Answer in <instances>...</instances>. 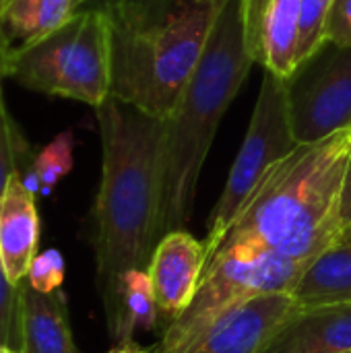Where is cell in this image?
I'll list each match as a JSON object with an SVG mask.
<instances>
[{"label": "cell", "mask_w": 351, "mask_h": 353, "mask_svg": "<svg viewBox=\"0 0 351 353\" xmlns=\"http://www.w3.org/2000/svg\"><path fill=\"white\" fill-rule=\"evenodd\" d=\"M325 41L351 46V0H331L325 21Z\"/></svg>", "instance_id": "603a6c76"}, {"label": "cell", "mask_w": 351, "mask_h": 353, "mask_svg": "<svg viewBox=\"0 0 351 353\" xmlns=\"http://www.w3.org/2000/svg\"><path fill=\"white\" fill-rule=\"evenodd\" d=\"M339 353H351V350H345V352H339Z\"/></svg>", "instance_id": "4dcf8cb0"}, {"label": "cell", "mask_w": 351, "mask_h": 353, "mask_svg": "<svg viewBox=\"0 0 351 353\" xmlns=\"http://www.w3.org/2000/svg\"><path fill=\"white\" fill-rule=\"evenodd\" d=\"M85 8V0H6L2 29L8 50L33 46L66 25Z\"/></svg>", "instance_id": "2e32d148"}, {"label": "cell", "mask_w": 351, "mask_h": 353, "mask_svg": "<svg viewBox=\"0 0 351 353\" xmlns=\"http://www.w3.org/2000/svg\"><path fill=\"white\" fill-rule=\"evenodd\" d=\"M0 353H19L17 350L8 347V345H0Z\"/></svg>", "instance_id": "f1b7e54d"}, {"label": "cell", "mask_w": 351, "mask_h": 353, "mask_svg": "<svg viewBox=\"0 0 351 353\" xmlns=\"http://www.w3.org/2000/svg\"><path fill=\"white\" fill-rule=\"evenodd\" d=\"M230 0H170L143 23L112 19V95L166 120Z\"/></svg>", "instance_id": "277c9868"}, {"label": "cell", "mask_w": 351, "mask_h": 353, "mask_svg": "<svg viewBox=\"0 0 351 353\" xmlns=\"http://www.w3.org/2000/svg\"><path fill=\"white\" fill-rule=\"evenodd\" d=\"M168 2L170 0H124L122 6L110 17L128 21V23H143V21H151L159 17L166 10Z\"/></svg>", "instance_id": "cb8c5ba5"}, {"label": "cell", "mask_w": 351, "mask_h": 353, "mask_svg": "<svg viewBox=\"0 0 351 353\" xmlns=\"http://www.w3.org/2000/svg\"><path fill=\"white\" fill-rule=\"evenodd\" d=\"M285 83L298 145L351 128V46L325 41Z\"/></svg>", "instance_id": "ba28073f"}, {"label": "cell", "mask_w": 351, "mask_h": 353, "mask_svg": "<svg viewBox=\"0 0 351 353\" xmlns=\"http://www.w3.org/2000/svg\"><path fill=\"white\" fill-rule=\"evenodd\" d=\"M298 147L290 120V99L285 77L265 70L254 112L242 141V147L232 163L225 188L209 217L205 254L207 263L217 254L228 230L242 211L248 196L254 192L263 176Z\"/></svg>", "instance_id": "52a82bcc"}, {"label": "cell", "mask_w": 351, "mask_h": 353, "mask_svg": "<svg viewBox=\"0 0 351 353\" xmlns=\"http://www.w3.org/2000/svg\"><path fill=\"white\" fill-rule=\"evenodd\" d=\"M351 350V304L298 308L263 353H339Z\"/></svg>", "instance_id": "4fadbf2b"}, {"label": "cell", "mask_w": 351, "mask_h": 353, "mask_svg": "<svg viewBox=\"0 0 351 353\" xmlns=\"http://www.w3.org/2000/svg\"><path fill=\"white\" fill-rule=\"evenodd\" d=\"M29 153V143L25 141L21 128L17 126L12 114L8 112L4 97H0V196L8 180L21 172V161Z\"/></svg>", "instance_id": "d6986e66"}, {"label": "cell", "mask_w": 351, "mask_h": 353, "mask_svg": "<svg viewBox=\"0 0 351 353\" xmlns=\"http://www.w3.org/2000/svg\"><path fill=\"white\" fill-rule=\"evenodd\" d=\"M6 56H8V41H6V33L0 29V97H4L2 81L6 79Z\"/></svg>", "instance_id": "4316f807"}, {"label": "cell", "mask_w": 351, "mask_h": 353, "mask_svg": "<svg viewBox=\"0 0 351 353\" xmlns=\"http://www.w3.org/2000/svg\"><path fill=\"white\" fill-rule=\"evenodd\" d=\"M350 232H351V228H350Z\"/></svg>", "instance_id": "1f68e13d"}, {"label": "cell", "mask_w": 351, "mask_h": 353, "mask_svg": "<svg viewBox=\"0 0 351 353\" xmlns=\"http://www.w3.org/2000/svg\"><path fill=\"white\" fill-rule=\"evenodd\" d=\"M205 242H199L186 230L170 232L159 240L147 273L153 283L163 331L192 302L205 271Z\"/></svg>", "instance_id": "30bf717a"}, {"label": "cell", "mask_w": 351, "mask_h": 353, "mask_svg": "<svg viewBox=\"0 0 351 353\" xmlns=\"http://www.w3.org/2000/svg\"><path fill=\"white\" fill-rule=\"evenodd\" d=\"M240 6L252 62L288 79L298 68L304 0H240Z\"/></svg>", "instance_id": "9c48e42d"}, {"label": "cell", "mask_w": 351, "mask_h": 353, "mask_svg": "<svg viewBox=\"0 0 351 353\" xmlns=\"http://www.w3.org/2000/svg\"><path fill=\"white\" fill-rule=\"evenodd\" d=\"M329 4L331 0H304L300 46H298V66L325 43V21H327Z\"/></svg>", "instance_id": "ffe728a7"}, {"label": "cell", "mask_w": 351, "mask_h": 353, "mask_svg": "<svg viewBox=\"0 0 351 353\" xmlns=\"http://www.w3.org/2000/svg\"><path fill=\"white\" fill-rule=\"evenodd\" d=\"M159 308L147 271H130L122 285V325L116 343L132 341L137 331H151L159 325Z\"/></svg>", "instance_id": "e0dca14e"}, {"label": "cell", "mask_w": 351, "mask_h": 353, "mask_svg": "<svg viewBox=\"0 0 351 353\" xmlns=\"http://www.w3.org/2000/svg\"><path fill=\"white\" fill-rule=\"evenodd\" d=\"M19 353H79L66 298L58 290L39 294L27 281L19 283Z\"/></svg>", "instance_id": "5bb4252c"}, {"label": "cell", "mask_w": 351, "mask_h": 353, "mask_svg": "<svg viewBox=\"0 0 351 353\" xmlns=\"http://www.w3.org/2000/svg\"><path fill=\"white\" fill-rule=\"evenodd\" d=\"M101 180L93 205L95 285L110 337L122 325L124 277L147 271L161 240L163 120L108 97L95 108Z\"/></svg>", "instance_id": "6da1fadb"}, {"label": "cell", "mask_w": 351, "mask_h": 353, "mask_svg": "<svg viewBox=\"0 0 351 353\" xmlns=\"http://www.w3.org/2000/svg\"><path fill=\"white\" fill-rule=\"evenodd\" d=\"M0 345L19 350V285L0 267Z\"/></svg>", "instance_id": "7402d4cb"}, {"label": "cell", "mask_w": 351, "mask_h": 353, "mask_svg": "<svg viewBox=\"0 0 351 353\" xmlns=\"http://www.w3.org/2000/svg\"><path fill=\"white\" fill-rule=\"evenodd\" d=\"M341 221L345 228H351V153L348 172H345V182H343V196H341Z\"/></svg>", "instance_id": "d4e9b609"}, {"label": "cell", "mask_w": 351, "mask_h": 353, "mask_svg": "<svg viewBox=\"0 0 351 353\" xmlns=\"http://www.w3.org/2000/svg\"><path fill=\"white\" fill-rule=\"evenodd\" d=\"M312 261H296L267 250L219 252L205 267L192 302L163 331L153 353H188L244 302L265 294H292Z\"/></svg>", "instance_id": "8992f818"}, {"label": "cell", "mask_w": 351, "mask_h": 353, "mask_svg": "<svg viewBox=\"0 0 351 353\" xmlns=\"http://www.w3.org/2000/svg\"><path fill=\"white\" fill-rule=\"evenodd\" d=\"M64 281V259L58 250L37 254L29 267L27 283L39 294H54Z\"/></svg>", "instance_id": "44dd1931"}, {"label": "cell", "mask_w": 351, "mask_h": 353, "mask_svg": "<svg viewBox=\"0 0 351 353\" xmlns=\"http://www.w3.org/2000/svg\"><path fill=\"white\" fill-rule=\"evenodd\" d=\"M300 308L351 304V232L321 252L292 292Z\"/></svg>", "instance_id": "9a60e30c"}, {"label": "cell", "mask_w": 351, "mask_h": 353, "mask_svg": "<svg viewBox=\"0 0 351 353\" xmlns=\"http://www.w3.org/2000/svg\"><path fill=\"white\" fill-rule=\"evenodd\" d=\"M106 353H147L143 352L141 347L134 345V341H128V343H116V347H112L110 352Z\"/></svg>", "instance_id": "83f0119b"}, {"label": "cell", "mask_w": 351, "mask_h": 353, "mask_svg": "<svg viewBox=\"0 0 351 353\" xmlns=\"http://www.w3.org/2000/svg\"><path fill=\"white\" fill-rule=\"evenodd\" d=\"M4 2L6 0H0V29H2V10H4ZM4 31V29H2Z\"/></svg>", "instance_id": "f546056e"}, {"label": "cell", "mask_w": 351, "mask_h": 353, "mask_svg": "<svg viewBox=\"0 0 351 353\" xmlns=\"http://www.w3.org/2000/svg\"><path fill=\"white\" fill-rule=\"evenodd\" d=\"M350 153L351 128L298 145L263 176L217 254L267 250L312 261L333 246L348 230L341 221V196Z\"/></svg>", "instance_id": "7a4b0ae2"}, {"label": "cell", "mask_w": 351, "mask_h": 353, "mask_svg": "<svg viewBox=\"0 0 351 353\" xmlns=\"http://www.w3.org/2000/svg\"><path fill=\"white\" fill-rule=\"evenodd\" d=\"M292 294H265L223 316L188 353H263L275 331L298 310Z\"/></svg>", "instance_id": "8fae6325"}, {"label": "cell", "mask_w": 351, "mask_h": 353, "mask_svg": "<svg viewBox=\"0 0 351 353\" xmlns=\"http://www.w3.org/2000/svg\"><path fill=\"white\" fill-rule=\"evenodd\" d=\"M72 151H74V134L72 130H64L56 134L31 161V170L23 176V182L41 194H50L52 188L72 170Z\"/></svg>", "instance_id": "ac0fdd59"}, {"label": "cell", "mask_w": 351, "mask_h": 353, "mask_svg": "<svg viewBox=\"0 0 351 353\" xmlns=\"http://www.w3.org/2000/svg\"><path fill=\"white\" fill-rule=\"evenodd\" d=\"M122 2L124 0H85V8H97L108 14H114L122 6Z\"/></svg>", "instance_id": "484cf974"}, {"label": "cell", "mask_w": 351, "mask_h": 353, "mask_svg": "<svg viewBox=\"0 0 351 353\" xmlns=\"http://www.w3.org/2000/svg\"><path fill=\"white\" fill-rule=\"evenodd\" d=\"M252 58L244 39L240 0H230L174 112L163 120L161 238L190 221L201 170L217 126L244 85Z\"/></svg>", "instance_id": "3957f363"}, {"label": "cell", "mask_w": 351, "mask_h": 353, "mask_svg": "<svg viewBox=\"0 0 351 353\" xmlns=\"http://www.w3.org/2000/svg\"><path fill=\"white\" fill-rule=\"evenodd\" d=\"M112 17L83 8L41 41L8 50L6 77L43 95L99 108L112 95Z\"/></svg>", "instance_id": "5b68a950"}, {"label": "cell", "mask_w": 351, "mask_h": 353, "mask_svg": "<svg viewBox=\"0 0 351 353\" xmlns=\"http://www.w3.org/2000/svg\"><path fill=\"white\" fill-rule=\"evenodd\" d=\"M39 213L35 192L17 172L0 196V267L10 283L27 279L29 267L37 256Z\"/></svg>", "instance_id": "7c38bea8"}]
</instances>
